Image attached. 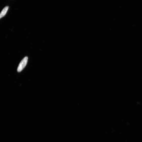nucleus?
Instances as JSON below:
<instances>
[{
	"label": "nucleus",
	"instance_id": "1",
	"mask_svg": "<svg viewBox=\"0 0 142 142\" xmlns=\"http://www.w3.org/2000/svg\"><path fill=\"white\" fill-rule=\"evenodd\" d=\"M28 57H25L19 63L17 71L20 72L24 68L27 63Z\"/></svg>",
	"mask_w": 142,
	"mask_h": 142
},
{
	"label": "nucleus",
	"instance_id": "2",
	"mask_svg": "<svg viewBox=\"0 0 142 142\" xmlns=\"http://www.w3.org/2000/svg\"><path fill=\"white\" fill-rule=\"evenodd\" d=\"M9 9V7L6 6L2 11L0 14V18H1L4 17L6 14Z\"/></svg>",
	"mask_w": 142,
	"mask_h": 142
}]
</instances>
